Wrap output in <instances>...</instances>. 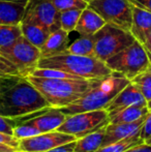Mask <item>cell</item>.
Instances as JSON below:
<instances>
[{
  "instance_id": "83f0119b",
  "label": "cell",
  "mask_w": 151,
  "mask_h": 152,
  "mask_svg": "<svg viewBox=\"0 0 151 152\" xmlns=\"http://www.w3.org/2000/svg\"><path fill=\"white\" fill-rule=\"evenodd\" d=\"M39 134H42L39 132V129H37L34 125H31V124L27 123V122L18 124L14 128V137L18 139V140L31 138V137L37 136Z\"/></svg>"
},
{
  "instance_id": "d6a6232c",
  "label": "cell",
  "mask_w": 151,
  "mask_h": 152,
  "mask_svg": "<svg viewBox=\"0 0 151 152\" xmlns=\"http://www.w3.org/2000/svg\"><path fill=\"white\" fill-rule=\"evenodd\" d=\"M75 146H76V141H73V142L54 147V148L50 149V150H47L44 152H75Z\"/></svg>"
},
{
  "instance_id": "f35d334b",
  "label": "cell",
  "mask_w": 151,
  "mask_h": 152,
  "mask_svg": "<svg viewBox=\"0 0 151 152\" xmlns=\"http://www.w3.org/2000/svg\"><path fill=\"white\" fill-rule=\"evenodd\" d=\"M145 143H147V144H149V145H151V137L149 139H147V140L145 141Z\"/></svg>"
},
{
  "instance_id": "7c38bea8",
  "label": "cell",
  "mask_w": 151,
  "mask_h": 152,
  "mask_svg": "<svg viewBox=\"0 0 151 152\" xmlns=\"http://www.w3.org/2000/svg\"><path fill=\"white\" fill-rule=\"evenodd\" d=\"M140 104H147V100L145 99L141 91L135 86L131 82H129L113 99L110 102L106 108L109 113V118L113 116L119 111L131 106H140Z\"/></svg>"
},
{
  "instance_id": "f1b7e54d",
  "label": "cell",
  "mask_w": 151,
  "mask_h": 152,
  "mask_svg": "<svg viewBox=\"0 0 151 152\" xmlns=\"http://www.w3.org/2000/svg\"><path fill=\"white\" fill-rule=\"evenodd\" d=\"M18 125L15 118H9L0 115V132L14 136V128Z\"/></svg>"
},
{
  "instance_id": "ac0fdd59",
  "label": "cell",
  "mask_w": 151,
  "mask_h": 152,
  "mask_svg": "<svg viewBox=\"0 0 151 152\" xmlns=\"http://www.w3.org/2000/svg\"><path fill=\"white\" fill-rule=\"evenodd\" d=\"M106 24H107L106 21L95 10H93L88 6L81 12L75 31L78 32L80 36L94 35Z\"/></svg>"
},
{
  "instance_id": "d590c367",
  "label": "cell",
  "mask_w": 151,
  "mask_h": 152,
  "mask_svg": "<svg viewBox=\"0 0 151 152\" xmlns=\"http://www.w3.org/2000/svg\"><path fill=\"white\" fill-rule=\"evenodd\" d=\"M143 47H144V49H145L146 53H147L148 58H149L150 63H151V31L149 32V34H148L147 38H146V42L143 44Z\"/></svg>"
},
{
  "instance_id": "9a60e30c",
  "label": "cell",
  "mask_w": 151,
  "mask_h": 152,
  "mask_svg": "<svg viewBox=\"0 0 151 152\" xmlns=\"http://www.w3.org/2000/svg\"><path fill=\"white\" fill-rule=\"evenodd\" d=\"M29 0H0V24L19 25L22 22Z\"/></svg>"
},
{
  "instance_id": "8fae6325",
  "label": "cell",
  "mask_w": 151,
  "mask_h": 152,
  "mask_svg": "<svg viewBox=\"0 0 151 152\" xmlns=\"http://www.w3.org/2000/svg\"><path fill=\"white\" fill-rule=\"evenodd\" d=\"M26 12L42 26L49 33L61 28L60 12L51 0H38L32 6L27 5Z\"/></svg>"
},
{
  "instance_id": "8992f818",
  "label": "cell",
  "mask_w": 151,
  "mask_h": 152,
  "mask_svg": "<svg viewBox=\"0 0 151 152\" xmlns=\"http://www.w3.org/2000/svg\"><path fill=\"white\" fill-rule=\"evenodd\" d=\"M94 56L104 62L136 40L129 31L108 23L94 34Z\"/></svg>"
},
{
  "instance_id": "836d02e7",
  "label": "cell",
  "mask_w": 151,
  "mask_h": 152,
  "mask_svg": "<svg viewBox=\"0 0 151 152\" xmlns=\"http://www.w3.org/2000/svg\"><path fill=\"white\" fill-rule=\"evenodd\" d=\"M124 152H151V145L144 142V143H141V144L136 145V146L127 149V150Z\"/></svg>"
},
{
  "instance_id": "cb8c5ba5",
  "label": "cell",
  "mask_w": 151,
  "mask_h": 152,
  "mask_svg": "<svg viewBox=\"0 0 151 152\" xmlns=\"http://www.w3.org/2000/svg\"><path fill=\"white\" fill-rule=\"evenodd\" d=\"M141 143H144V141L142 140V138L140 137V132L135 136L127 137L122 140H119L117 142H114L112 144L106 145L103 146L95 152H124L127 149L131 148V147L139 145Z\"/></svg>"
},
{
  "instance_id": "ba28073f",
  "label": "cell",
  "mask_w": 151,
  "mask_h": 152,
  "mask_svg": "<svg viewBox=\"0 0 151 152\" xmlns=\"http://www.w3.org/2000/svg\"><path fill=\"white\" fill-rule=\"evenodd\" d=\"M0 55L7 59L18 69L20 76L28 77L37 67L40 59V50L27 40L24 36H20L12 46L0 50Z\"/></svg>"
},
{
  "instance_id": "8d00e7d4",
  "label": "cell",
  "mask_w": 151,
  "mask_h": 152,
  "mask_svg": "<svg viewBox=\"0 0 151 152\" xmlns=\"http://www.w3.org/2000/svg\"><path fill=\"white\" fill-rule=\"evenodd\" d=\"M0 152H21L19 149H16L14 147H10L8 145L0 143Z\"/></svg>"
},
{
  "instance_id": "484cf974",
  "label": "cell",
  "mask_w": 151,
  "mask_h": 152,
  "mask_svg": "<svg viewBox=\"0 0 151 152\" xmlns=\"http://www.w3.org/2000/svg\"><path fill=\"white\" fill-rule=\"evenodd\" d=\"M83 10H69L60 12V27L67 33L75 31L76 25Z\"/></svg>"
},
{
  "instance_id": "e0dca14e",
  "label": "cell",
  "mask_w": 151,
  "mask_h": 152,
  "mask_svg": "<svg viewBox=\"0 0 151 152\" xmlns=\"http://www.w3.org/2000/svg\"><path fill=\"white\" fill-rule=\"evenodd\" d=\"M131 12L133 22L129 32L133 34L136 40L143 45L151 31V12L133 4H131Z\"/></svg>"
},
{
  "instance_id": "7402d4cb",
  "label": "cell",
  "mask_w": 151,
  "mask_h": 152,
  "mask_svg": "<svg viewBox=\"0 0 151 152\" xmlns=\"http://www.w3.org/2000/svg\"><path fill=\"white\" fill-rule=\"evenodd\" d=\"M94 35L80 36L73 44L69 45L65 53L81 55V56H94Z\"/></svg>"
},
{
  "instance_id": "f546056e",
  "label": "cell",
  "mask_w": 151,
  "mask_h": 152,
  "mask_svg": "<svg viewBox=\"0 0 151 152\" xmlns=\"http://www.w3.org/2000/svg\"><path fill=\"white\" fill-rule=\"evenodd\" d=\"M8 75H20L14 64H12L7 59L0 55V77L8 76Z\"/></svg>"
},
{
  "instance_id": "4316f807",
  "label": "cell",
  "mask_w": 151,
  "mask_h": 152,
  "mask_svg": "<svg viewBox=\"0 0 151 152\" xmlns=\"http://www.w3.org/2000/svg\"><path fill=\"white\" fill-rule=\"evenodd\" d=\"M59 12L69 10H85L88 7V2L85 0H51Z\"/></svg>"
},
{
  "instance_id": "ab89813d",
  "label": "cell",
  "mask_w": 151,
  "mask_h": 152,
  "mask_svg": "<svg viewBox=\"0 0 151 152\" xmlns=\"http://www.w3.org/2000/svg\"><path fill=\"white\" fill-rule=\"evenodd\" d=\"M85 1H87V2L89 3V2H90V1H93V0H85Z\"/></svg>"
},
{
  "instance_id": "44dd1931",
  "label": "cell",
  "mask_w": 151,
  "mask_h": 152,
  "mask_svg": "<svg viewBox=\"0 0 151 152\" xmlns=\"http://www.w3.org/2000/svg\"><path fill=\"white\" fill-rule=\"evenodd\" d=\"M149 113L147 104L131 106L119 111L113 116L110 117L109 123H124V122H133Z\"/></svg>"
},
{
  "instance_id": "9c48e42d",
  "label": "cell",
  "mask_w": 151,
  "mask_h": 152,
  "mask_svg": "<svg viewBox=\"0 0 151 152\" xmlns=\"http://www.w3.org/2000/svg\"><path fill=\"white\" fill-rule=\"evenodd\" d=\"M106 23L129 31L133 22L131 3L128 0H93L88 4Z\"/></svg>"
},
{
  "instance_id": "6da1fadb",
  "label": "cell",
  "mask_w": 151,
  "mask_h": 152,
  "mask_svg": "<svg viewBox=\"0 0 151 152\" xmlns=\"http://www.w3.org/2000/svg\"><path fill=\"white\" fill-rule=\"evenodd\" d=\"M49 104L27 77L8 75L0 77V115L19 118L32 114Z\"/></svg>"
},
{
  "instance_id": "5b68a950",
  "label": "cell",
  "mask_w": 151,
  "mask_h": 152,
  "mask_svg": "<svg viewBox=\"0 0 151 152\" xmlns=\"http://www.w3.org/2000/svg\"><path fill=\"white\" fill-rule=\"evenodd\" d=\"M105 63L112 72L122 74L129 81L151 64L143 45L138 40L112 56Z\"/></svg>"
},
{
  "instance_id": "d6986e66",
  "label": "cell",
  "mask_w": 151,
  "mask_h": 152,
  "mask_svg": "<svg viewBox=\"0 0 151 152\" xmlns=\"http://www.w3.org/2000/svg\"><path fill=\"white\" fill-rule=\"evenodd\" d=\"M20 26L22 30V35L37 48H40L44 44L50 34L27 12H25L24 18L20 23Z\"/></svg>"
},
{
  "instance_id": "ffe728a7",
  "label": "cell",
  "mask_w": 151,
  "mask_h": 152,
  "mask_svg": "<svg viewBox=\"0 0 151 152\" xmlns=\"http://www.w3.org/2000/svg\"><path fill=\"white\" fill-rule=\"evenodd\" d=\"M107 126V125H106ZM106 126L93 132L83 138L77 139L75 152H95L103 146L106 134Z\"/></svg>"
},
{
  "instance_id": "74e56055",
  "label": "cell",
  "mask_w": 151,
  "mask_h": 152,
  "mask_svg": "<svg viewBox=\"0 0 151 152\" xmlns=\"http://www.w3.org/2000/svg\"><path fill=\"white\" fill-rule=\"evenodd\" d=\"M147 107H148V109H149V112H151V98L147 102Z\"/></svg>"
},
{
  "instance_id": "277c9868",
  "label": "cell",
  "mask_w": 151,
  "mask_h": 152,
  "mask_svg": "<svg viewBox=\"0 0 151 152\" xmlns=\"http://www.w3.org/2000/svg\"><path fill=\"white\" fill-rule=\"evenodd\" d=\"M37 67L62 70L85 80L104 78L112 72L105 62L95 56H81L69 53L40 58Z\"/></svg>"
},
{
  "instance_id": "603a6c76",
  "label": "cell",
  "mask_w": 151,
  "mask_h": 152,
  "mask_svg": "<svg viewBox=\"0 0 151 152\" xmlns=\"http://www.w3.org/2000/svg\"><path fill=\"white\" fill-rule=\"evenodd\" d=\"M20 36H22L20 24H0V50L12 46Z\"/></svg>"
},
{
  "instance_id": "4dcf8cb0",
  "label": "cell",
  "mask_w": 151,
  "mask_h": 152,
  "mask_svg": "<svg viewBox=\"0 0 151 152\" xmlns=\"http://www.w3.org/2000/svg\"><path fill=\"white\" fill-rule=\"evenodd\" d=\"M140 137L144 142L151 137V112L148 113L143 124H142L141 129H140Z\"/></svg>"
},
{
  "instance_id": "e575fe53",
  "label": "cell",
  "mask_w": 151,
  "mask_h": 152,
  "mask_svg": "<svg viewBox=\"0 0 151 152\" xmlns=\"http://www.w3.org/2000/svg\"><path fill=\"white\" fill-rule=\"evenodd\" d=\"M131 4L151 12V0H128Z\"/></svg>"
},
{
  "instance_id": "3957f363",
  "label": "cell",
  "mask_w": 151,
  "mask_h": 152,
  "mask_svg": "<svg viewBox=\"0 0 151 152\" xmlns=\"http://www.w3.org/2000/svg\"><path fill=\"white\" fill-rule=\"evenodd\" d=\"M31 84L40 92L51 108L60 109L73 104L92 85L93 80L85 79H55L27 77Z\"/></svg>"
},
{
  "instance_id": "30bf717a",
  "label": "cell",
  "mask_w": 151,
  "mask_h": 152,
  "mask_svg": "<svg viewBox=\"0 0 151 152\" xmlns=\"http://www.w3.org/2000/svg\"><path fill=\"white\" fill-rule=\"evenodd\" d=\"M76 140V137L71 134L54 130L42 132L31 138L22 139L19 141L18 149L21 152H44Z\"/></svg>"
},
{
  "instance_id": "1f68e13d",
  "label": "cell",
  "mask_w": 151,
  "mask_h": 152,
  "mask_svg": "<svg viewBox=\"0 0 151 152\" xmlns=\"http://www.w3.org/2000/svg\"><path fill=\"white\" fill-rule=\"evenodd\" d=\"M19 141L17 138H15L14 136H10V134H6L3 132H0V143L2 144L8 145L10 147H14V148L18 149L19 146Z\"/></svg>"
},
{
  "instance_id": "52a82bcc",
  "label": "cell",
  "mask_w": 151,
  "mask_h": 152,
  "mask_svg": "<svg viewBox=\"0 0 151 152\" xmlns=\"http://www.w3.org/2000/svg\"><path fill=\"white\" fill-rule=\"evenodd\" d=\"M109 121V113L106 109L88 111L67 115L66 119L57 128V130L80 139L108 125Z\"/></svg>"
},
{
  "instance_id": "5bb4252c",
  "label": "cell",
  "mask_w": 151,
  "mask_h": 152,
  "mask_svg": "<svg viewBox=\"0 0 151 152\" xmlns=\"http://www.w3.org/2000/svg\"><path fill=\"white\" fill-rule=\"evenodd\" d=\"M147 116V115H146ZM146 116L138 119L133 122H124V123H109L106 126V134L104 139L103 146L112 144L119 140H122L127 137L135 136L139 134L141 126L145 120ZM101 146V147H103Z\"/></svg>"
},
{
  "instance_id": "7a4b0ae2",
  "label": "cell",
  "mask_w": 151,
  "mask_h": 152,
  "mask_svg": "<svg viewBox=\"0 0 151 152\" xmlns=\"http://www.w3.org/2000/svg\"><path fill=\"white\" fill-rule=\"evenodd\" d=\"M131 81L122 74L112 72L109 76L94 79L91 87L79 99L59 110L65 115L106 109L112 99Z\"/></svg>"
},
{
  "instance_id": "4fadbf2b",
  "label": "cell",
  "mask_w": 151,
  "mask_h": 152,
  "mask_svg": "<svg viewBox=\"0 0 151 152\" xmlns=\"http://www.w3.org/2000/svg\"><path fill=\"white\" fill-rule=\"evenodd\" d=\"M66 117V115L61 112L59 109L48 107V108L35 112L32 118L25 122L31 124V125H34L42 134V132L57 130V128L64 122Z\"/></svg>"
},
{
  "instance_id": "2e32d148",
  "label": "cell",
  "mask_w": 151,
  "mask_h": 152,
  "mask_svg": "<svg viewBox=\"0 0 151 152\" xmlns=\"http://www.w3.org/2000/svg\"><path fill=\"white\" fill-rule=\"evenodd\" d=\"M69 33L64 31L62 28L51 32L44 44L39 48L40 56H42L40 58H48L66 52L69 42Z\"/></svg>"
},
{
  "instance_id": "d4e9b609",
  "label": "cell",
  "mask_w": 151,
  "mask_h": 152,
  "mask_svg": "<svg viewBox=\"0 0 151 152\" xmlns=\"http://www.w3.org/2000/svg\"><path fill=\"white\" fill-rule=\"evenodd\" d=\"M131 82L141 91L145 99L148 102L151 98V64L146 69L136 76Z\"/></svg>"
}]
</instances>
